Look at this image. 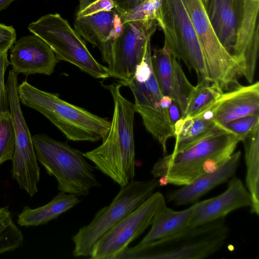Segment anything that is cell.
I'll list each match as a JSON object with an SVG mask.
<instances>
[{
	"label": "cell",
	"instance_id": "9c48e42d",
	"mask_svg": "<svg viewBox=\"0 0 259 259\" xmlns=\"http://www.w3.org/2000/svg\"><path fill=\"white\" fill-rule=\"evenodd\" d=\"M28 28L50 47L59 60L72 64L95 78L110 77L107 67L94 58L80 36L60 14L43 16Z\"/></svg>",
	"mask_w": 259,
	"mask_h": 259
},
{
	"label": "cell",
	"instance_id": "f546056e",
	"mask_svg": "<svg viewBox=\"0 0 259 259\" xmlns=\"http://www.w3.org/2000/svg\"><path fill=\"white\" fill-rule=\"evenodd\" d=\"M115 9L112 0H79V10L76 16H86L102 11Z\"/></svg>",
	"mask_w": 259,
	"mask_h": 259
},
{
	"label": "cell",
	"instance_id": "4fadbf2b",
	"mask_svg": "<svg viewBox=\"0 0 259 259\" xmlns=\"http://www.w3.org/2000/svg\"><path fill=\"white\" fill-rule=\"evenodd\" d=\"M165 202L162 193L154 192L144 203L97 241L90 257L93 259H116L132 241L151 225L155 213Z\"/></svg>",
	"mask_w": 259,
	"mask_h": 259
},
{
	"label": "cell",
	"instance_id": "7402d4cb",
	"mask_svg": "<svg viewBox=\"0 0 259 259\" xmlns=\"http://www.w3.org/2000/svg\"><path fill=\"white\" fill-rule=\"evenodd\" d=\"M80 201L77 196L60 191L45 205L36 208L25 206L18 215L17 223L25 227L46 224L73 208Z\"/></svg>",
	"mask_w": 259,
	"mask_h": 259
},
{
	"label": "cell",
	"instance_id": "7c38bea8",
	"mask_svg": "<svg viewBox=\"0 0 259 259\" xmlns=\"http://www.w3.org/2000/svg\"><path fill=\"white\" fill-rule=\"evenodd\" d=\"M159 26L156 21L135 20L123 23L121 33L115 40L103 61L108 64L110 77L126 86L134 77L142 62L150 39Z\"/></svg>",
	"mask_w": 259,
	"mask_h": 259
},
{
	"label": "cell",
	"instance_id": "52a82bcc",
	"mask_svg": "<svg viewBox=\"0 0 259 259\" xmlns=\"http://www.w3.org/2000/svg\"><path fill=\"white\" fill-rule=\"evenodd\" d=\"M151 57L150 47L138 66L134 77L126 86L133 94L136 112L141 115L146 130L161 145L165 154L167 140L175 136L169 111L173 101L161 93L153 72Z\"/></svg>",
	"mask_w": 259,
	"mask_h": 259
},
{
	"label": "cell",
	"instance_id": "5b68a950",
	"mask_svg": "<svg viewBox=\"0 0 259 259\" xmlns=\"http://www.w3.org/2000/svg\"><path fill=\"white\" fill-rule=\"evenodd\" d=\"M225 218L185 230L142 246L127 247L116 259H202L220 250L229 235Z\"/></svg>",
	"mask_w": 259,
	"mask_h": 259
},
{
	"label": "cell",
	"instance_id": "30bf717a",
	"mask_svg": "<svg viewBox=\"0 0 259 259\" xmlns=\"http://www.w3.org/2000/svg\"><path fill=\"white\" fill-rule=\"evenodd\" d=\"M159 26L171 54L194 70L199 80L207 79L201 45L182 0H161Z\"/></svg>",
	"mask_w": 259,
	"mask_h": 259
},
{
	"label": "cell",
	"instance_id": "7a4b0ae2",
	"mask_svg": "<svg viewBox=\"0 0 259 259\" xmlns=\"http://www.w3.org/2000/svg\"><path fill=\"white\" fill-rule=\"evenodd\" d=\"M122 85L106 86L114 102L111 126L105 139L96 148L83 153L96 169L121 187L133 180L135 175L134 121L136 112L133 103L120 92Z\"/></svg>",
	"mask_w": 259,
	"mask_h": 259
},
{
	"label": "cell",
	"instance_id": "d6986e66",
	"mask_svg": "<svg viewBox=\"0 0 259 259\" xmlns=\"http://www.w3.org/2000/svg\"><path fill=\"white\" fill-rule=\"evenodd\" d=\"M123 23L116 9L102 11L86 16H76L74 30L100 50L102 58L109 53L121 32Z\"/></svg>",
	"mask_w": 259,
	"mask_h": 259
},
{
	"label": "cell",
	"instance_id": "e575fe53",
	"mask_svg": "<svg viewBox=\"0 0 259 259\" xmlns=\"http://www.w3.org/2000/svg\"><path fill=\"white\" fill-rule=\"evenodd\" d=\"M14 1L16 0H0V12L7 9Z\"/></svg>",
	"mask_w": 259,
	"mask_h": 259
},
{
	"label": "cell",
	"instance_id": "6da1fadb",
	"mask_svg": "<svg viewBox=\"0 0 259 259\" xmlns=\"http://www.w3.org/2000/svg\"><path fill=\"white\" fill-rule=\"evenodd\" d=\"M214 33L235 60L240 76L252 78L259 46V0H202Z\"/></svg>",
	"mask_w": 259,
	"mask_h": 259
},
{
	"label": "cell",
	"instance_id": "44dd1931",
	"mask_svg": "<svg viewBox=\"0 0 259 259\" xmlns=\"http://www.w3.org/2000/svg\"><path fill=\"white\" fill-rule=\"evenodd\" d=\"M195 206V203L186 209L175 211L163 203L152 218L151 229L136 246L171 236L189 227Z\"/></svg>",
	"mask_w": 259,
	"mask_h": 259
},
{
	"label": "cell",
	"instance_id": "3957f363",
	"mask_svg": "<svg viewBox=\"0 0 259 259\" xmlns=\"http://www.w3.org/2000/svg\"><path fill=\"white\" fill-rule=\"evenodd\" d=\"M239 138L223 128L176 153L159 158L151 174L166 183L189 184L221 165L234 152Z\"/></svg>",
	"mask_w": 259,
	"mask_h": 259
},
{
	"label": "cell",
	"instance_id": "d6a6232c",
	"mask_svg": "<svg viewBox=\"0 0 259 259\" xmlns=\"http://www.w3.org/2000/svg\"><path fill=\"white\" fill-rule=\"evenodd\" d=\"M115 9L120 15L127 14L140 5L145 0H112Z\"/></svg>",
	"mask_w": 259,
	"mask_h": 259
},
{
	"label": "cell",
	"instance_id": "277c9868",
	"mask_svg": "<svg viewBox=\"0 0 259 259\" xmlns=\"http://www.w3.org/2000/svg\"><path fill=\"white\" fill-rule=\"evenodd\" d=\"M20 102L47 117L69 140L96 142L105 139L111 126L107 119L41 90L27 81L18 85Z\"/></svg>",
	"mask_w": 259,
	"mask_h": 259
},
{
	"label": "cell",
	"instance_id": "d4e9b609",
	"mask_svg": "<svg viewBox=\"0 0 259 259\" xmlns=\"http://www.w3.org/2000/svg\"><path fill=\"white\" fill-rule=\"evenodd\" d=\"M223 91L217 82L205 79L199 80L188 99L186 108L181 118H192L201 115L221 97Z\"/></svg>",
	"mask_w": 259,
	"mask_h": 259
},
{
	"label": "cell",
	"instance_id": "9a60e30c",
	"mask_svg": "<svg viewBox=\"0 0 259 259\" xmlns=\"http://www.w3.org/2000/svg\"><path fill=\"white\" fill-rule=\"evenodd\" d=\"M151 65L159 89L164 96L170 97L178 106L182 116L188 99L194 89L187 78L178 60L164 44L154 51L151 57Z\"/></svg>",
	"mask_w": 259,
	"mask_h": 259
},
{
	"label": "cell",
	"instance_id": "5bb4252c",
	"mask_svg": "<svg viewBox=\"0 0 259 259\" xmlns=\"http://www.w3.org/2000/svg\"><path fill=\"white\" fill-rule=\"evenodd\" d=\"M17 75L10 70L6 83L10 111L15 137V148L12 159V174L27 178L37 174L39 170L32 136L23 116L18 94Z\"/></svg>",
	"mask_w": 259,
	"mask_h": 259
},
{
	"label": "cell",
	"instance_id": "484cf974",
	"mask_svg": "<svg viewBox=\"0 0 259 259\" xmlns=\"http://www.w3.org/2000/svg\"><path fill=\"white\" fill-rule=\"evenodd\" d=\"M23 241V234L8 206L0 207V254L21 247Z\"/></svg>",
	"mask_w": 259,
	"mask_h": 259
},
{
	"label": "cell",
	"instance_id": "ba28073f",
	"mask_svg": "<svg viewBox=\"0 0 259 259\" xmlns=\"http://www.w3.org/2000/svg\"><path fill=\"white\" fill-rule=\"evenodd\" d=\"M160 186L159 179L132 180L121 187L111 203L96 213L91 222L72 236L75 257L89 256L97 241L117 223L144 203Z\"/></svg>",
	"mask_w": 259,
	"mask_h": 259
},
{
	"label": "cell",
	"instance_id": "f1b7e54d",
	"mask_svg": "<svg viewBox=\"0 0 259 259\" xmlns=\"http://www.w3.org/2000/svg\"><path fill=\"white\" fill-rule=\"evenodd\" d=\"M258 125L259 114H252L232 120L225 124L223 127L235 134L241 141Z\"/></svg>",
	"mask_w": 259,
	"mask_h": 259
},
{
	"label": "cell",
	"instance_id": "83f0119b",
	"mask_svg": "<svg viewBox=\"0 0 259 259\" xmlns=\"http://www.w3.org/2000/svg\"><path fill=\"white\" fill-rule=\"evenodd\" d=\"M161 3V0H145L130 12L120 14L121 21H156L159 24Z\"/></svg>",
	"mask_w": 259,
	"mask_h": 259
},
{
	"label": "cell",
	"instance_id": "8992f818",
	"mask_svg": "<svg viewBox=\"0 0 259 259\" xmlns=\"http://www.w3.org/2000/svg\"><path fill=\"white\" fill-rule=\"evenodd\" d=\"M32 139L37 160L56 178L59 191L79 197L101 186L94 167L81 151L44 134L34 135Z\"/></svg>",
	"mask_w": 259,
	"mask_h": 259
},
{
	"label": "cell",
	"instance_id": "603a6c76",
	"mask_svg": "<svg viewBox=\"0 0 259 259\" xmlns=\"http://www.w3.org/2000/svg\"><path fill=\"white\" fill-rule=\"evenodd\" d=\"M176 144L172 153L179 152L224 128L203 115L181 118L174 125Z\"/></svg>",
	"mask_w": 259,
	"mask_h": 259
},
{
	"label": "cell",
	"instance_id": "ffe728a7",
	"mask_svg": "<svg viewBox=\"0 0 259 259\" xmlns=\"http://www.w3.org/2000/svg\"><path fill=\"white\" fill-rule=\"evenodd\" d=\"M241 153L234 152L217 169L205 174L191 183L168 192L167 200L177 205L194 203L212 189L232 178L239 165Z\"/></svg>",
	"mask_w": 259,
	"mask_h": 259
},
{
	"label": "cell",
	"instance_id": "4316f807",
	"mask_svg": "<svg viewBox=\"0 0 259 259\" xmlns=\"http://www.w3.org/2000/svg\"><path fill=\"white\" fill-rule=\"evenodd\" d=\"M15 148V137L10 111L0 114V165L12 160Z\"/></svg>",
	"mask_w": 259,
	"mask_h": 259
},
{
	"label": "cell",
	"instance_id": "4dcf8cb0",
	"mask_svg": "<svg viewBox=\"0 0 259 259\" xmlns=\"http://www.w3.org/2000/svg\"><path fill=\"white\" fill-rule=\"evenodd\" d=\"M10 64L8 59V52L0 54V114L5 112L10 111L8 95L4 81L5 74L8 66Z\"/></svg>",
	"mask_w": 259,
	"mask_h": 259
},
{
	"label": "cell",
	"instance_id": "8fae6325",
	"mask_svg": "<svg viewBox=\"0 0 259 259\" xmlns=\"http://www.w3.org/2000/svg\"><path fill=\"white\" fill-rule=\"evenodd\" d=\"M196 31L204 55L207 79L217 82L223 90L241 84L237 63L217 37L202 0H182Z\"/></svg>",
	"mask_w": 259,
	"mask_h": 259
},
{
	"label": "cell",
	"instance_id": "2e32d148",
	"mask_svg": "<svg viewBox=\"0 0 259 259\" xmlns=\"http://www.w3.org/2000/svg\"><path fill=\"white\" fill-rule=\"evenodd\" d=\"M59 60L50 47L33 34L23 36L10 49V64L17 74L50 75Z\"/></svg>",
	"mask_w": 259,
	"mask_h": 259
},
{
	"label": "cell",
	"instance_id": "e0dca14e",
	"mask_svg": "<svg viewBox=\"0 0 259 259\" xmlns=\"http://www.w3.org/2000/svg\"><path fill=\"white\" fill-rule=\"evenodd\" d=\"M251 195L238 178H233L225 191L215 197L195 202L189 227L221 218L241 207L252 206Z\"/></svg>",
	"mask_w": 259,
	"mask_h": 259
},
{
	"label": "cell",
	"instance_id": "ac0fdd59",
	"mask_svg": "<svg viewBox=\"0 0 259 259\" xmlns=\"http://www.w3.org/2000/svg\"><path fill=\"white\" fill-rule=\"evenodd\" d=\"M202 114L222 127L236 119L249 115L259 114L258 81L247 86L241 85L224 93L213 105Z\"/></svg>",
	"mask_w": 259,
	"mask_h": 259
},
{
	"label": "cell",
	"instance_id": "cb8c5ba5",
	"mask_svg": "<svg viewBox=\"0 0 259 259\" xmlns=\"http://www.w3.org/2000/svg\"><path fill=\"white\" fill-rule=\"evenodd\" d=\"M246 167V188L251 195L250 212L259 214V125L242 140Z\"/></svg>",
	"mask_w": 259,
	"mask_h": 259
},
{
	"label": "cell",
	"instance_id": "836d02e7",
	"mask_svg": "<svg viewBox=\"0 0 259 259\" xmlns=\"http://www.w3.org/2000/svg\"><path fill=\"white\" fill-rule=\"evenodd\" d=\"M169 111L171 120L175 124L181 118L179 108L175 102L172 101L169 107Z\"/></svg>",
	"mask_w": 259,
	"mask_h": 259
},
{
	"label": "cell",
	"instance_id": "1f68e13d",
	"mask_svg": "<svg viewBox=\"0 0 259 259\" xmlns=\"http://www.w3.org/2000/svg\"><path fill=\"white\" fill-rule=\"evenodd\" d=\"M16 35L12 26L0 23V54L8 52L16 41Z\"/></svg>",
	"mask_w": 259,
	"mask_h": 259
}]
</instances>
